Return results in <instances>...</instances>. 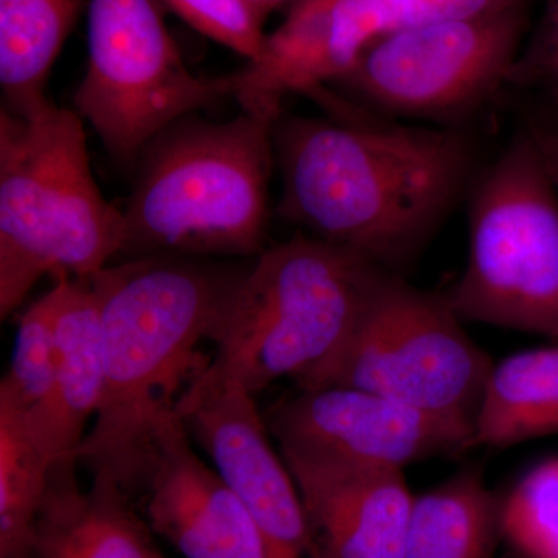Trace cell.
<instances>
[{
	"mask_svg": "<svg viewBox=\"0 0 558 558\" xmlns=\"http://www.w3.org/2000/svg\"><path fill=\"white\" fill-rule=\"evenodd\" d=\"M509 86L558 108V0H546L545 13L513 65Z\"/></svg>",
	"mask_w": 558,
	"mask_h": 558,
	"instance_id": "obj_24",
	"label": "cell"
},
{
	"mask_svg": "<svg viewBox=\"0 0 558 558\" xmlns=\"http://www.w3.org/2000/svg\"><path fill=\"white\" fill-rule=\"evenodd\" d=\"M336 119L279 117V218L399 274L417 258L472 178L475 146L454 126H403L330 97Z\"/></svg>",
	"mask_w": 558,
	"mask_h": 558,
	"instance_id": "obj_1",
	"label": "cell"
},
{
	"mask_svg": "<svg viewBox=\"0 0 558 558\" xmlns=\"http://www.w3.org/2000/svg\"><path fill=\"white\" fill-rule=\"evenodd\" d=\"M263 416L282 454L400 472L472 449L475 432L464 422L352 387L299 388Z\"/></svg>",
	"mask_w": 558,
	"mask_h": 558,
	"instance_id": "obj_10",
	"label": "cell"
},
{
	"mask_svg": "<svg viewBox=\"0 0 558 558\" xmlns=\"http://www.w3.org/2000/svg\"><path fill=\"white\" fill-rule=\"evenodd\" d=\"M277 121L183 117L146 146L123 209L119 258L260 255L269 229Z\"/></svg>",
	"mask_w": 558,
	"mask_h": 558,
	"instance_id": "obj_4",
	"label": "cell"
},
{
	"mask_svg": "<svg viewBox=\"0 0 558 558\" xmlns=\"http://www.w3.org/2000/svg\"><path fill=\"white\" fill-rule=\"evenodd\" d=\"M558 435V344L517 352L488 376L473 447L515 446Z\"/></svg>",
	"mask_w": 558,
	"mask_h": 558,
	"instance_id": "obj_17",
	"label": "cell"
},
{
	"mask_svg": "<svg viewBox=\"0 0 558 558\" xmlns=\"http://www.w3.org/2000/svg\"><path fill=\"white\" fill-rule=\"evenodd\" d=\"M240 73L194 75L165 25L160 0H90L89 60L75 112L121 167L135 168L161 131L234 97Z\"/></svg>",
	"mask_w": 558,
	"mask_h": 558,
	"instance_id": "obj_8",
	"label": "cell"
},
{
	"mask_svg": "<svg viewBox=\"0 0 558 558\" xmlns=\"http://www.w3.org/2000/svg\"><path fill=\"white\" fill-rule=\"evenodd\" d=\"M389 274L354 250L304 233L264 250L180 416L226 392L255 398L279 379L300 387L343 347Z\"/></svg>",
	"mask_w": 558,
	"mask_h": 558,
	"instance_id": "obj_3",
	"label": "cell"
},
{
	"mask_svg": "<svg viewBox=\"0 0 558 558\" xmlns=\"http://www.w3.org/2000/svg\"><path fill=\"white\" fill-rule=\"evenodd\" d=\"M142 494L149 527L183 557L267 558L248 510L193 450L183 417L160 433Z\"/></svg>",
	"mask_w": 558,
	"mask_h": 558,
	"instance_id": "obj_13",
	"label": "cell"
},
{
	"mask_svg": "<svg viewBox=\"0 0 558 558\" xmlns=\"http://www.w3.org/2000/svg\"><path fill=\"white\" fill-rule=\"evenodd\" d=\"M123 209L102 197L83 119L50 100L0 110V318L40 278L87 279L119 258Z\"/></svg>",
	"mask_w": 558,
	"mask_h": 558,
	"instance_id": "obj_5",
	"label": "cell"
},
{
	"mask_svg": "<svg viewBox=\"0 0 558 558\" xmlns=\"http://www.w3.org/2000/svg\"><path fill=\"white\" fill-rule=\"evenodd\" d=\"M248 267L216 258L123 259L89 279L102 330L105 388L78 449L92 476L142 494L160 433L182 417L183 396L207 369L202 341L218 343Z\"/></svg>",
	"mask_w": 558,
	"mask_h": 558,
	"instance_id": "obj_2",
	"label": "cell"
},
{
	"mask_svg": "<svg viewBox=\"0 0 558 558\" xmlns=\"http://www.w3.org/2000/svg\"><path fill=\"white\" fill-rule=\"evenodd\" d=\"M58 343L57 391L49 417L36 433L51 465L78 462L90 418L100 409L105 352L100 311L89 279L61 278L53 286Z\"/></svg>",
	"mask_w": 558,
	"mask_h": 558,
	"instance_id": "obj_16",
	"label": "cell"
},
{
	"mask_svg": "<svg viewBox=\"0 0 558 558\" xmlns=\"http://www.w3.org/2000/svg\"><path fill=\"white\" fill-rule=\"evenodd\" d=\"M462 323L444 295L389 274L343 347L299 388L368 389L475 428L494 362Z\"/></svg>",
	"mask_w": 558,
	"mask_h": 558,
	"instance_id": "obj_7",
	"label": "cell"
},
{
	"mask_svg": "<svg viewBox=\"0 0 558 558\" xmlns=\"http://www.w3.org/2000/svg\"><path fill=\"white\" fill-rule=\"evenodd\" d=\"M57 377L54 293L50 289L22 315L10 371L0 381V389H5L20 402L36 433L49 417L57 391Z\"/></svg>",
	"mask_w": 558,
	"mask_h": 558,
	"instance_id": "obj_21",
	"label": "cell"
},
{
	"mask_svg": "<svg viewBox=\"0 0 558 558\" xmlns=\"http://www.w3.org/2000/svg\"><path fill=\"white\" fill-rule=\"evenodd\" d=\"M76 465H51L33 558H165L130 495L108 476L81 488Z\"/></svg>",
	"mask_w": 558,
	"mask_h": 558,
	"instance_id": "obj_15",
	"label": "cell"
},
{
	"mask_svg": "<svg viewBox=\"0 0 558 558\" xmlns=\"http://www.w3.org/2000/svg\"><path fill=\"white\" fill-rule=\"evenodd\" d=\"M527 3L529 0H399L403 28L435 22L478 20Z\"/></svg>",
	"mask_w": 558,
	"mask_h": 558,
	"instance_id": "obj_25",
	"label": "cell"
},
{
	"mask_svg": "<svg viewBox=\"0 0 558 558\" xmlns=\"http://www.w3.org/2000/svg\"><path fill=\"white\" fill-rule=\"evenodd\" d=\"M247 2L258 13L260 20L266 21L275 10L286 5L292 7L299 0H247Z\"/></svg>",
	"mask_w": 558,
	"mask_h": 558,
	"instance_id": "obj_27",
	"label": "cell"
},
{
	"mask_svg": "<svg viewBox=\"0 0 558 558\" xmlns=\"http://www.w3.org/2000/svg\"><path fill=\"white\" fill-rule=\"evenodd\" d=\"M499 542L498 498L478 468L414 497L405 558H494Z\"/></svg>",
	"mask_w": 558,
	"mask_h": 558,
	"instance_id": "obj_18",
	"label": "cell"
},
{
	"mask_svg": "<svg viewBox=\"0 0 558 558\" xmlns=\"http://www.w3.org/2000/svg\"><path fill=\"white\" fill-rule=\"evenodd\" d=\"M182 417L248 510L267 558H322L300 488L274 449L255 398L226 392Z\"/></svg>",
	"mask_w": 558,
	"mask_h": 558,
	"instance_id": "obj_12",
	"label": "cell"
},
{
	"mask_svg": "<svg viewBox=\"0 0 558 558\" xmlns=\"http://www.w3.org/2000/svg\"><path fill=\"white\" fill-rule=\"evenodd\" d=\"M282 458L322 558H405L414 495L403 472Z\"/></svg>",
	"mask_w": 558,
	"mask_h": 558,
	"instance_id": "obj_14",
	"label": "cell"
},
{
	"mask_svg": "<svg viewBox=\"0 0 558 558\" xmlns=\"http://www.w3.org/2000/svg\"><path fill=\"white\" fill-rule=\"evenodd\" d=\"M501 542L520 558H558V458L524 473L498 499Z\"/></svg>",
	"mask_w": 558,
	"mask_h": 558,
	"instance_id": "obj_22",
	"label": "cell"
},
{
	"mask_svg": "<svg viewBox=\"0 0 558 558\" xmlns=\"http://www.w3.org/2000/svg\"><path fill=\"white\" fill-rule=\"evenodd\" d=\"M180 20L201 35L248 62L258 60L266 46L264 21L247 0H160Z\"/></svg>",
	"mask_w": 558,
	"mask_h": 558,
	"instance_id": "obj_23",
	"label": "cell"
},
{
	"mask_svg": "<svg viewBox=\"0 0 558 558\" xmlns=\"http://www.w3.org/2000/svg\"><path fill=\"white\" fill-rule=\"evenodd\" d=\"M468 264L444 299L462 322L558 339V197L521 130L470 201Z\"/></svg>",
	"mask_w": 558,
	"mask_h": 558,
	"instance_id": "obj_6",
	"label": "cell"
},
{
	"mask_svg": "<svg viewBox=\"0 0 558 558\" xmlns=\"http://www.w3.org/2000/svg\"><path fill=\"white\" fill-rule=\"evenodd\" d=\"M50 469L24 409L0 389V558H33Z\"/></svg>",
	"mask_w": 558,
	"mask_h": 558,
	"instance_id": "obj_20",
	"label": "cell"
},
{
	"mask_svg": "<svg viewBox=\"0 0 558 558\" xmlns=\"http://www.w3.org/2000/svg\"><path fill=\"white\" fill-rule=\"evenodd\" d=\"M521 130L534 143L558 197V108L534 101L524 112Z\"/></svg>",
	"mask_w": 558,
	"mask_h": 558,
	"instance_id": "obj_26",
	"label": "cell"
},
{
	"mask_svg": "<svg viewBox=\"0 0 558 558\" xmlns=\"http://www.w3.org/2000/svg\"><path fill=\"white\" fill-rule=\"evenodd\" d=\"M529 31L527 5L388 33L332 86L374 116L468 119L509 86Z\"/></svg>",
	"mask_w": 558,
	"mask_h": 558,
	"instance_id": "obj_9",
	"label": "cell"
},
{
	"mask_svg": "<svg viewBox=\"0 0 558 558\" xmlns=\"http://www.w3.org/2000/svg\"><path fill=\"white\" fill-rule=\"evenodd\" d=\"M399 0H299L240 73L244 112L277 121L290 95L336 83L376 40L402 31Z\"/></svg>",
	"mask_w": 558,
	"mask_h": 558,
	"instance_id": "obj_11",
	"label": "cell"
},
{
	"mask_svg": "<svg viewBox=\"0 0 558 558\" xmlns=\"http://www.w3.org/2000/svg\"><path fill=\"white\" fill-rule=\"evenodd\" d=\"M84 0H0L3 108L27 112L49 100L47 80Z\"/></svg>",
	"mask_w": 558,
	"mask_h": 558,
	"instance_id": "obj_19",
	"label": "cell"
}]
</instances>
